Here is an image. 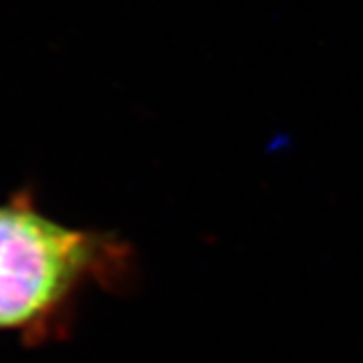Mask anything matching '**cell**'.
<instances>
[{
    "instance_id": "1",
    "label": "cell",
    "mask_w": 363,
    "mask_h": 363,
    "mask_svg": "<svg viewBox=\"0 0 363 363\" xmlns=\"http://www.w3.org/2000/svg\"><path fill=\"white\" fill-rule=\"evenodd\" d=\"M123 252L111 236L55 220L33 186L0 202V333L26 347L67 335L81 291L116 281Z\"/></svg>"
}]
</instances>
